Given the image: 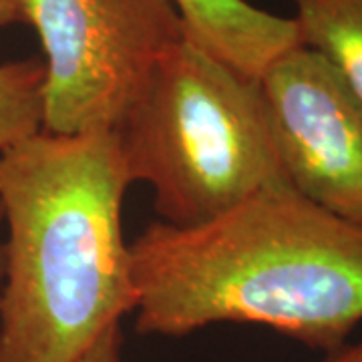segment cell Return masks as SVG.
<instances>
[{
  "mask_svg": "<svg viewBox=\"0 0 362 362\" xmlns=\"http://www.w3.org/2000/svg\"><path fill=\"white\" fill-rule=\"evenodd\" d=\"M121 322L113 324L73 362H121Z\"/></svg>",
  "mask_w": 362,
  "mask_h": 362,
  "instance_id": "cell-9",
  "label": "cell"
},
{
  "mask_svg": "<svg viewBox=\"0 0 362 362\" xmlns=\"http://www.w3.org/2000/svg\"><path fill=\"white\" fill-rule=\"evenodd\" d=\"M113 129L40 131L0 151V362H73L137 306Z\"/></svg>",
  "mask_w": 362,
  "mask_h": 362,
  "instance_id": "cell-2",
  "label": "cell"
},
{
  "mask_svg": "<svg viewBox=\"0 0 362 362\" xmlns=\"http://www.w3.org/2000/svg\"><path fill=\"white\" fill-rule=\"evenodd\" d=\"M129 252L141 334L262 324L332 352L362 322V226L288 183L199 226L151 223Z\"/></svg>",
  "mask_w": 362,
  "mask_h": 362,
  "instance_id": "cell-1",
  "label": "cell"
},
{
  "mask_svg": "<svg viewBox=\"0 0 362 362\" xmlns=\"http://www.w3.org/2000/svg\"><path fill=\"white\" fill-rule=\"evenodd\" d=\"M169 2L187 39L250 78H259L274 61L302 45L294 18L266 13L247 0Z\"/></svg>",
  "mask_w": 362,
  "mask_h": 362,
  "instance_id": "cell-6",
  "label": "cell"
},
{
  "mask_svg": "<svg viewBox=\"0 0 362 362\" xmlns=\"http://www.w3.org/2000/svg\"><path fill=\"white\" fill-rule=\"evenodd\" d=\"M2 214H0V294H2V282H4V238H2Z\"/></svg>",
  "mask_w": 362,
  "mask_h": 362,
  "instance_id": "cell-12",
  "label": "cell"
},
{
  "mask_svg": "<svg viewBox=\"0 0 362 362\" xmlns=\"http://www.w3.org/2000/svg\"><path fill=\"white\" fill-rule=\"evenodd\" d=\"M45 51L42 131L115 129L185 39L169 0H16Z\"/></svg>",
  "mask_w": 362,
  "mask_h": 362,
  "instance_id": "cell-4",
  "label": "cell"
},
{
  "mask_svg": "<svg viewBox=\"0 0 362 362\" xmlns=\"http://www.w3.org/2000/svg\"><path fill=\"white\" fill-rule=\"evenodd\" d=\"M288 183L362 226V101L320 52L300 45L258 78Z\"/></svg>",
  "mask_w": 362,
  "mask_h": 362,
  "instance_id": "cell-5",
  "label": "cell"
},
{
  "mask_svg": "<svg viewBox=\"0 0 362 362\" xmlns=\"http://www.w3.org/2000/svg\"><path fill=\"white\" fill-rule=\"evenodd\" d=\"M324 362H362V340L356 344H344L340 349L328 352Z\"/></svg>",
  "mask_w": 362,
  "mask_h": 362,
  "instance_id": "cell-10",
  "label": "cell"
},
{
  "mask_svg": "<svg viewBox=\"0 0 362 362\" xmlns=\"http://www.w3.org/2000/svg\"><path fill=\"white\" fill-rule=\"evenodd\" d=\"M302 45L320 52L362 101V0H290Z\"/></svg>",
  "mask_w": 362,
  "mask_h": 362,
  "instance_id": "cell-7",
  "label": "cell"
},
{
  "mask_svg": "<svg viewBox=\"0 0 362 362\" xmlns=\"http://www.w3.org/2000/svg\"><path fill=\"white\" fill-rule=\"evenodd\" d=\"M113 131L131 183H149L156 211L175 228L206 223L264 187L288 183L258 78L187 37L163 57Z\"/></svg>",
  "mask_w": 362,
  "mask_h": 362,
  "instance_id": "cell-3",
  "label": "cell"
},
{
  "mask_svg": "<svg viewBox=\"0 0 362 362\" xmlns=\"http://www.w3.org/2000/svg\"><path fill=\"white\" fill-rule=\"evenodd\" d=\"M45 63H0V151L42 131Z\"/></svg>",
  "mask_w": 362,
  "mask_h": 362,
  "instance_id": "cell-8",
  "label": "cell"
},
{
  "mask_svg": "<svg viewBox=\"0 0 362 362\" xmlns=\"http://www.w3.org/2000/svg\"><path fill=\"white\" fill-rule=\"evenodd\" d=\"M16 23H25L23 13L18 8V2L16 0H0V28L16 25Z\"/></svg>",
  "mask_w": 362,
  "mask_h": 362,
  "instance_id": "cell-11",
  "label": "cell"
}]
</instances>
